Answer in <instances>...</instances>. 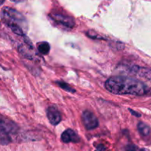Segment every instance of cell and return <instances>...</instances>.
<instances>
[{
	"mask_svg": "<svg viewBox=\"0 0 151 151\" xmlns=\"http://www.w3.org/2000/svg\"><path fill=\"white\" fill-rule=\"evenodd\" d=\"M47 116L50 123L53 125H57L61 121L60 113L54 106H50L47 109Z\"/></svg>",
	"mask_w": 151,
	"mask_h": 151,
	"instance_id": "5b68a950",
	"label": "cell"
},
{
	"mask_svg": "<svg viewBox=\"0 0 151 151\" xmlns=\"http://www.w3.org/2000/svg\"><path fill=\"white\" fill-rule=\"evenodd\" d=\"M108 91L118 95H143L149 91L145 84L131 77H112L105 83Z\"/></svg>",
	"mask_w": 151,
	"mask_h": 151,
	"instance_id": "6da1fadb",
	"label": "cell"
},
{
	"mask_svg": "<svg viewBox=\"0 0 151 151\" xmlns=\"http://www.w3.org/2000/svg\"><path fill=\"white\" fill-rule=\"evenodd\" d=\"M50 17L55 22L62 24L66 27L72 28L75 25V20L72 17L63 13H52L50 14Z\"/></svg>",
	"mask_w": 151,
	"mask_h": 151,
	"instance_id": "3957f363",
	"label": "cell"
},
{
	"mask_svg": "<svg viewBox=\"0 0 151 151\" xmlns=\"http://www.w3.org/2000/svg\"><path fill=\"white\" fill-rule=\"evenodd\" d=\"M129 111H131V113L133 115H134V116H137V117H140V116H141V114H139L138 112L132 110V109H129Z\"/></svg>",
	"mask_w": 151,
	"mask_h": 151,
	"instance_id": "8fae6325",
	"label": "cell"
},
{
	"mask_svg": "<svg viewBox=\"0 0 151 151\" xmlns=\"http://www.w3.org/2000/svg\"><path fill=\"white\" fill-rule=\"evenodd\" d=\"M126 151H137L136 150V147L133 145H129L127 147Z\"/></svg>",
	"mask_w": 151,
	"mask_h": 151,
	"instance_id": "7c38bea8",
	"label": "cell"
},
{
	"mask_svg": "<svg viewBox=\"0 0 151 151\" xmlns=\"http://www.w3.org/2000/svg\"><path fill=\"white\" fill-rule=\"evenodd\" d=\"M86 34L88 37H90L91 38H94V39H96V38H97V39H104V38L100 37V35L96 34L94 32H92V31H88Z\"/></svg>",
	"mask_w": 151,
	"mask_h": 151,
	"instance_id": "30bf717a",
	"label": "cell"
},
{
	"mask_svg": "<svg viewBox=\"0 0 151 151\" xmlns=\"http://www.w3.org/2000/svg\"><path fill=\"white\" fill-rule=\"evenodd\" d=\"M61 140L64 143L79 142L81 139L75 131L72 129H67L62 134Z\"/></svg>",
	"mask_w": 151,
	"mask_h": 151,
	"instance_id": "8992f818",
	"label": "cell"
},
{
	"mask_svg": "<svg viewBox=\"0 0 151 151\" xmlns=\"http://www.w3.org/2000/svg\"><path fill=\"white\" fill-rule=\"evenodd\" d=\"M57 84L62 88V89L65 90V91H68V92L70 93H75V90L74 88H72L69 84H67L65 82H57Z\"/></svg>",
	"mask_w": 151,
	"mask_h": 151,
	"instance_id": "9c48e42d",
	"label": "cell"
},
{
	"mask_svg": "<svg viewBox=\"0 0 151 151\" xmlns=\"http://www.w3.org/2000/svg\"><path fill=\"white\" fill-rule=\"evenodd\" d=\"M1 21L7 25L13 33L25 36L28 29V22L26 18L15 9L4 7L0 13Z\"/></svg>",
	"mask_w": 151,
	"mask_h": 151,
	"instance_id": "7a4b0ae2",
	"label": "cell"
},
{
	"mask_svg": "<svg viewBox=\"0 0 151 151\" xmlns=\"http://www.w3.org/2000/svg\"><path fill=\"white\" fill-rule=\"evenodd\" d=\"M137 128H138L139 132L140 133L142 136H144V137H147L149 134H150L151 129L150 127L147 125H146L144 122H139L138 125H137Z\"/></svg>",
	"mask_w": 151,
	"mask_h": 151,
	"instance_id": "ba28073f",
	"label": "cell"
},
{
	"mask_svg": "<svg viewBox=\"0 0 151 151\" xmlns=\"http://www.w3.org/2000/svg\"><path fill=\"white\" fill-rule=\"evenodd\" d=\"M105 150H106V148H105V147L103 145H100L97 147V151H105Z\"/></svg>",
	"mask_w": 151,
	"mask_h": 151,
	"instance_id": "4fadbf2b",
	"label": "cell"
},
{
	"mask_svg": "<svg viewBox=\"0 0 151 151\" xmlns=\"http://www.w3.org/2000/svg\"><path fill=\"white\" fill-rule=\"evenodd\" d=\"M37 49L41 55H48L50 51V46L49 43L46 42V41H42V42L38 43Z\"/></svg>",
	"mask_w": 151,
	"mask_h": 151,
	"instance_id": "52a82bcc",
	"label": "cell"
},
{
	"mask_svg": "<svg viewBox=\"0 0 151 151\" xmlns=\"http://www.w3.org/2000/svg\"><path fill=\"white\" fill-rule=\"evenodd\" d=\"M82 121L87 130H93L99 125L97 116L89 111H85L82 114Z\"/></svg>",
	"mask_w": 151,
	"mask_h": 151,
	"instance_id": "277c9868",
	"label": "cell"
},
{
	"mask_svg": "<svg viewBox=\"0 0 151 151\" xmlns=\"http://www.w3.org/2000/svg\"><path fill=\"white\" fill-rule=\"evenodd\" d=\"M4 2V1H1V0H0V5H1V4H2Z\"/></svg>",
	"mask_w": 151,
	"mask_h": 151,
	"instance_id": "5bb4252c",
	"label": "cell"
}]
</instances>
